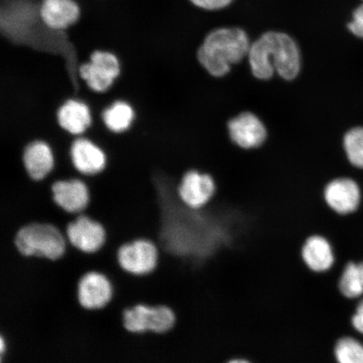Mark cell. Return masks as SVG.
<instances>
[{"label":"cell","mask_w":363,"mask_h":363,"mask_svg":"<svg viewBox=\"0 0 363 363\" xmlns=\"http://www.w3.org/2000/svg\"><path fill=\"white\" fill-rule=\"evenodd\" d=\"M333 353L337 363H363V344L350 335L337 340Z\"/></svg>","instance_id":"ffe728a7"},{"label":"cell","mask_w":363,"mask_h":363,"mask_svg":"<svg viewBox=\"0 0 363 363\" xmlns=\"http://www.w3.org/2000/svg\"><path fill=\"white\" fill-rule=\"evenodd\" d=\"M104 125L113 133H122L128 130L135 119V111L130 104L119 101L113 103L104 111Z\"/></svg>","instance_id":"d6986e66"},{"label":"cell","mask_w":363,"mask_h":363,"mask_svg":"<svg viewBox=\"0 0 363 363\" xmlns=\"http://www.w3.org/2000/svg\"><path fill=\"white\" fill-rule=\"evenodd\" d=\"M226 363H253L252 361L247 359V358L245 357H234L231 358L230 360L227 362Z\"/></svg>","instance_id":"d4e9b609"},{"label":"cell","mask_w":363,"mask_h":363,"mask_svg":"<svg viewBox=\"0 0 363 363\" xmlns=\"http://www.w3.org/2000/svg\"><path fill=\"white\" fill-rule=\"evenodd\" d=\"M301 257L307 269L315 274H325L337 263L333 244L320 234L311 235L306 240L301 248Z\"/></svg>","instance_id":"7c38bea8"},{"label":"cell","mask_w":363,"mask_h":363,"mask_svg":"<svg viewBox=\"0 0 363 363\" xmlns=\"http://www.w3.org/2000/svg\"><path fill=\"white\" fill-rule=\"evenodd\" d=\"M345 156L353 167L363 169V127H353L342 138Z\"/></svg>","instance_id":"44dd1931"},{"label":"cell","mask_w":363,"mask_h":363,"mask_svg":"<svg viewBox=\"0 0 363 363\" xmlns=\"http://www.w3.org/2000/svg\"><path fill=\"white\" fill-rule=\"evenodd\" d=\"M227 128L231 142L244 150L262 147L269 134L264 122L251 111H244L231 118Z\"/></svg>","instance_id":"9c48e42d"},{"label":"cell","mask_w":363,"mask_h":363,"mask_svg":"<svg viewBox=\"0 0 363 363\" xmlns=\"http://www.w3.org/2000/svg\"><path fill=\"white\" fill-rule=\"evenodd\" d=\"M340 294L348 301H354L363 294V262L348 261L344 265L338 279Z\"/></svg>","instance_id":"ac0fdd59"},{"label":"cell","mask_w":363,"mask_h":363,"mask_svg":"<svg viewBox=\"0 0 363 363\" xmlns=\"http://www.w3.org/2000/svg\"><path fill=\"white\" fill-rule=\"evenodd\" d=\"M350 323L356 333L363 335V298L355 308V312L351 316Z\"/></svg>","instance_id":"cb8c5ba5"},{"label":"cell","mask_w":363,"mask_h":363,"mask_svg":"<svg viewBox=\"0 0 363 363\" xmlns=\"http://www.w3.org/2000/svg\"><path fill=\"white\" fill-rule=\"evenodd\" d=\"M121 62L115 54L98 50L91 54L89 61L79 67V76L97 93L106 92L120 76Z\"/></svg>","instance_id":"5b68a950"},{"label":"cell","mask_w":363,"mask_h":363,"mask_svg":"<svg viewBox=\"0 0 363 363\" xmlns=\"http://www.w3.org/2000/svg\"><path fill=\"white\" fill-rule=\"evenodd\" d=\"M324 199L331 211L347 216L357 211L361 202V191L356 181L348 177H339L325 185Z\"/></svg>","instance_id":"30bf717a"},{"label":"cell","mask_w":363,"mask_h":363,"mask_svg":"<svg viewBox=\"0 0 363 363\" xmlns=\"http://www.w3.org/2000/svg\"><path fill=\"white\" fill-rule=\"evenodd\" d=\"M53 201L66 214L79 216L89 203L87 186L78 179L57 181L52 187Z\"/></svg>","instance_id":"4fadbf2b"},{"label":"cell","mask_w":363,"mask_h":363,"mask_svg":"<svg viewBox=\"0 0 363 363\" xmlns=\"http://www.w3.org/2000/svg\"><path fill=\"white\" fill-rule=\"evenodd\" d=\"M251 44L242 29H217L208 34L199 48L197 61L208 74L223 78L235 66L246 61Z\"/></svg>","instance_id":"7a4b0ae2"},{"label":"cell","mask_w":363,"mask_h":363,"mask_svg":"<svg viewBox=\"0 0 363 363\" xmlns=\"http://www.w3.org/2000/svg\"><path fill=\"white\" fill-rule=\"evenodd\" d=\"M158 255V248L152 240L139 238L122 245L118 250L117 259L125 272L143 276L156 269Z\"/></svg>","instance_id":"8992f818"},{"label":"cell","mask_w":363,"mask_h":363,"mask_svg":"<svg viewBox=\"0 0 363 363\" xmlns=\"http://www.w3.org/2000/svg\"><path fill=\"white\" fill-rule=\"evenodd\" d=\"M113 297L110 279L101 272L91 271L81 277L78 284V299L87 310L106 307Z\"/></svg>","instance_id":"8fae6325"},{"label":"cell","mask_w":363,"mask_h":363,"mask_svg":"<svg viewBox=\"0 0 363 363\" xmlns=\"http://www.w3.org/2000/svg\"><path fill=\"white\" fill-rule=\"evenodd\" d=\"M16 247L22 255L57 260L66 251L67 242L65 233L48 222H30L18 230Z\"/></svg>","instance_id":"3957f363"},{"label":"cell","mask_w":363,"mask_h":363,"mask_svg":"<svg viewBox=\"0 0 363 363\" xmlns=\"http://www.w3.org/2000/svg\"><path fill=\"white\" fill-rule=\"evenodd\" d=\"M348 28L354 35L363 38V4L354 11L352 21L349 23Z\"/></svg>","instance_id":"603a6c76"},{"label":"cell","mask_w":363,"mask_h":363,"mask_svg":"<svg viewBox=\"0 0 363 363\" xmlns=\"http://www.w3.org/2000/svg\"><path fill=\"white\" fill-rule=\"evenodd\" d=\"M247 61L256 79L269 80L278 75L291 81L298 78L303 67L301 49L287 34L269 31L251 44Z\"/></svg>","instance_id":"6da1fadb"},{"label":"cell","mask_w":363,"mask_h":363,"mask_svg":"<svg viewBox=\"0 0 363 363\" xmlns=\"http://www.w3.org/2000/svg\"><path fill=\"white\" fill-rule=\"evenodd\" d=\"M80 7L75 0H43L40 16L48 28L63 30L78 22Z\"/></svg>","instance_id":"5bb4252c"},{"label":"cell","mask_w":363,"mask_h":363,"mask_svg":"<svg viewBox=\"0 0 363 363\" xmlns=\"http://www.w3.org/2000/svg\"><path fill=\"white\" fill-rule=\"evenodd\" d=\"M65 237L67 242L79 251L94 253L106 243V230L101 222L82 213L67 224Z\"/></svg>","instance_id":"ba28073f"},{"label":"cell","mask_w":363,"mask_h":363,"mask_svg":"<svg viewBox=\"0 0 363 363\" xmlns=\"http://www.w3.org/2000/svg\"><path fill=\"white\" fill-rule=\"evenodd\" d=\"M23 163L30 178L39 181L52 171L55 160L48 143L43 140H35L26 147L23 153Z\"/></svg>","instance_id":"2e32d148"},{"label":"cell","mask_w":363,"mask_h":363,"mask_svg":"<svg viewBox=\"0 0 363 363\" xmlns=\"http://www.w3.org/2000/svg\"><path fill=\"white\" fill-rule=\"evenodd\" d=\"M216 189L215 179L197 169L186 171L177 185L180 201L193 210L206 207L215 197Z\"/></svg>","instance_id":"52a82bcc"},{"label":"cell","mask_w":363,"mask_h":363,"mask_svg":"<svg viewBox=\"0 0 363 363\" xmlns=\"http://www.w3.org/2000/svg\"><path fill=\"white\" fill-rule=\"evenodd\" d=\"M175 312L167 306L135 305L123 311L124 328L133 333L163 334L174 328Z\"/></svg>","instance_id":"277c9868"},{"label":"cell","mask_w":363,"mask_h":363,"mask_svg":"<svg viewBox=\"0 0 363 363\" xmlns=\"http://www.w3.org/2000/svg\"><path fill=\"white\" fill-rule=\"evenodd\" d=\"M57 122L67 133L81 135L85 133L92 122L89 106L77 99H69L59 108Z\"/></svg>","instance_id":"e0dca14e"},{"label":"cell","mask_w":363,"mask_h":363,"mask_svg":"<svg viewBox=\"0 0 363 363\" xmlns=\"http://www.w3.org/2000/svg\"><path fill=\"white\" fill-rule=\"evenodd\" d=\"M233 0H190L195 6L208 11L220 10L233 2Z\"/></svg>","instance_id":"7402d4cb"},{"label":"cell","mask_w":363,"mask_h":363,"mask_svg":"<svg viewBox=\"0 0 363 363\" xmlns=\"http://www.w3.org/2000/svg\"><path fill=\"white\" fill-rule=\"evenodd\" d=\"M70 156L75 169L85 175L98 174L106 166L103 150L88 139L75 140L72 144Z\"/></svg>","instance_id":"9a60e30c"}]
</instances>
